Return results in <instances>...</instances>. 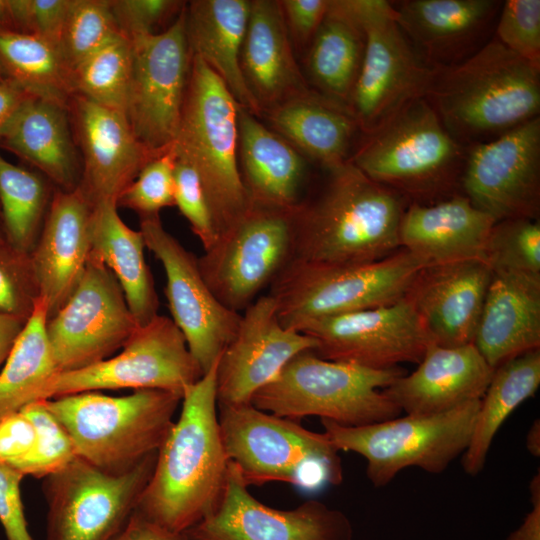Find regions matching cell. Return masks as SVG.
Segmentation results:
<instances>
[{
    "label": "cell",
    "mask_w": 540,
    "mask_h": 540,
    "mask_svg": "<svg viewBox=\"0 0 540 540\" xmlns=\"http://www.w3.org/2000/svg\"><path fill=\"white\" fill-rule=\"evenodd\" d=\"M218 359L185 388L180 416L157 452L135 509L178 534L215 511L227 481L229 460L218 420Z\"/></svg>",
    "instance_id": "1"
},
{
    "label": "cell",
    "mask_w": 540,
    "mask_h": 540,
    "mask_svg": "<svg viewBox=\"0 0 540 540\" xmlns=\"http://www.w3.org/2000/svg\"><path fill=\"white\" fill-rule=\"evenodd\" d=\"M327 172L319 193L293 210V259L362 264L398 251L408 202L349 161Z\"/></svg>",
    "instance_id": "2"
},
{
    "label": "cell",
    "mask_w": 540,
    "mask_h": 540,
    "mask_svg": "<svg viewBox=\"0 0 540 540\" xmlns=\"http://www.w3.org/2000/svg\"><path fill=\"white\" fill-rule=\"evenodd\" d=\"M426 99L460 144L487 142L539 117L540 67L493 36L464 61L437 68Z\"/></svg>",
    "instance_id": "3"
},
{
    "label": "cell",
    "mask_w": 540,
    "mask_h": 540,
    "mask_svg": "<svg viewBox=\"0 0 540 540\" xmlns=\"http://www.w3.org/2000/svg\"><path fill=\"white\" fill-rule=\"evenodd\" d=\"M466 149L419 98L362 134L348 161L408 203L427 204L460 193Z\"/></svg>",
    "instance_id": "4"
},
{
    "label": "cell",
    "mask_w": 540,
    "mask_h": 540,
    "mask_svg": "<svg viewBox=\"0 0 540 540\" xmlns=\"http://www.w3.org/2000/svg\"><path fill=\"white\" fill-rule=\"evenodd\" d=\"M181 400L177 392L139 389L121 397L88 391L43 401L68 432L77 457L122 474L158 452Z\"/></svg>",
    "instance_id": "5"
},
{
    "label": "cell",
    "mask_w": 540,
    "mask_h": 540,
    "mask_svg": "<svg viewBox=\"0 0 540 540\" xmlns=\"http://www.w3.org/2000/svg\"><path fill=\"white\" fill-rule=\"evenodd\" d=\"M238 106L219 76L191 54L173 147L177 158L188 162L200 179L217 236L251 206L239 171Z\"/></svg>",
    "instance_id": "6"
},
{
    "label": "cell",
    "mask_w": 540,
    "mask_h": 540,
    "mask_svg": "<svg viewBox=\"0 0 540 540\" xmlns=\"http://www.w3.org/2000/svg\"><path fill=\"white\" fill-rule=\"evenodd\" d=\"M402 374L399 367L369 369L327 360L308 350L293 357L258 390L251 404L291 420L318 416L342 426L369 425L401 414L384 389Z\"/></svg>",
    "instance_id": "7"
},
{
    "label": "cell",
    "mask_w": 540,
    "mask_h": 540,
    "mask_svg": "<svg viewBox=\"0 0 540 540\" xmlns=\"http://www.w3.org/2000/svg\"><path fill=\"white\" fill-rule=\"evenodd\" d=\"M218 420L226 456L247 486L278 481L312 490L343 481L339 451L324 432L252 404L218 406Z\"/></svg>",
    "instance_id": "8"
},
{
    "label": "cell",
    "mask_w": 540,
    "mask_h": 540,
    "mask_svg": "<svg viewBox=\"0 0 540 540\" xmlns=\"http://www.w3.org/2000/svg\"><path fill=\"white\" fill-rule=\"evenodd\" d=\"M426 266L400 248L370 263L327 264L292 259L270 285L278 318L297 330L303 323L395 303Z\"/></svg>",
    "instance_id": "9"
},
{
    "label": "cell",
    "mask_w": 540,
    "mask_h": 540,
    "mask_svg": "<svg viewBox=\"0 0 540 540\" xmlns=\"http://www.w3.org/2000/svg\"><path fill=\"white\" fill-rule=\"evenodd\" d=\"M480 400L431 414H406L363 426H342L321 419L338 451L355 452L367 462L366 474L377 488L407 467L442 473L467 449Z\"/></svg>",
    "instance_id": "10"
},
{
    "label": "cell",
    "mask_w": 540,
    "mask_h": 540,
    "mask_svg": "<svg viewBox=\"0 0 540 540\" xmlns=\"http://www.w3.org/2000/svg\"><path fill=\"white\" fill-rule=\"evenodd\" d=\"M345 1L365 34L348 109L360 133L369 134L410 102L426 98L437 68L428 65L404 35L391 1Z\"/></svg>",
    "instance_id": "11"
},
{
    "label": "cell",
    "mask_w": 540,
    "mask_h": 540,
    "mask_svg": "<svg viewBox=\"0 0 540 540\" xmlns=\"http://www.w3.org/2000/svg\"><path fill=\"white\" fill-rule=\"evenodd\" d=\"M157 452L122 474L75 457L47 476L46 540H113L135 511L156 464Z\"/></svg>",
    "instance_id": "12"
},
{
    "label": "cell",
    "mask_w": 540,
    "mask_h": 540,
    "mask_svg": "<svg viewBox=\"0 0 540 540\" xmlns=\"http://www.w3.org/2000/svg\"><path fill=\"white\" fill-rule=\"evenodd\" d=\"M293 210L251 204L197 258L205 282L225 307L241 314L293 259Z\"/></svg>",
    "instance_id": "13"
},
{
    "label": "cell",
    "mask_w": 540,
    "mask_h": 540,
    "mask_svg": "<svg viewBox=\"0 0 540 540\" xmlns=\"http://www.w3.org/2000/svg\"><path fill=\"white\" fill-rule=\"evenodd\" d=\"M186 340L170 317L139 325L113 357L78 370L56 373L39 400L100 390L159 389L183 395L203 376Z\"/></svg>",
    "instance_id": "14"
},
{
    "label": "cell",
    "mask_w": 540,
    "mask_h": 540,
    "mask_svg": "<svg viewBox=\"0 0 540 540\" xmlns=\"http://www.w3.org/2000/svg\"><path fill=\"white\" fill-rule=\"evenodd\" d=\"M129 41L132 72L126 116L137 139L161 154L176 138L190 71L185 6L164 31Z\"/></svg>",
    "instance_id": "15"
},
{
    "label": "cell",
    "mask_w": 540,
    "mask_h": 540,
    "mask_svg": "<svg viewBox=\"0 0 540 540\" xmlns=\"http://www.w3.org/2000/svg\"><path fill=\"white\" fill-rule=\"evenodd\" d=\"M138 326L118 280L91 252L75 290L46 324L58 372L111 357Z\"/></svg>",
    "instance_id": "16"
},
{
    "label": "cell",
    "mask_w": 540,
    "mask_h": 540,
    "mask_svg": "<svg viewBox=\"0 0 540 540\" xmlns=\"http://www.w3.org/2000/svg\"><path fill=\"white\" fill-rule=\"evenodd\" d=\"M139 230L146 247L163 266L171 319L205 373L234 338L241 314L216 298L197 258L163 227L159 215L141 217Z\"/></svg>",
    "instance_id": "17"
},
{
    "label": "cell",
    "mask_w": 540,
    "mask_h": 540,
    "mask_svg": "<svg viewBox=\"0 0 540 540\" xmlns=\"http://www.w3.org/2000/svg\"><path fill=\"white\" fill-rule=\"evenodd\" d=\"M460 192L496 221L539 219L540 117L468 146Z\"/></svg>",
    "instance_id": "18"
},
{
    "label": "cell",
    "mask_w": 540,
    "mask_h": 540,
    "mask_svg": "<svg viewBox=\"0 0 540 540\" xmlns=\"http://www.w3.org/2000/svg\"><path fill=\"white\" fill-rule=\"evenodd\" d=\"M297 331L316 340L318 356L375 370L418 364L434 344L404 297L386 306L313 319Z\"/></svg>",
    "instance_id": "19"
},
{
    "label": "cell",
    "mask_w": 540,
    "mask_h": 540,
    "mask_svg": "<svg viewBox=\"0 0 540 540\" xmlns=\"http://www.w3.org/2000/svg\"><path fill=\"white\" fill-rule=\"evenodd\" d=\"M182 535L185 540H353V527L345 513L318 500L290 510L265 505L229 461L219 505Z\"/></svg>",
    "instance_id": "20"
},
{
    "label": "cell",
    "mask_w": 540,
    "mask_h": 540,
    "mask_svg": "<svg viewBox=\"0 0 540 540\" xmlns=\"http://www.w3.org/2000/svg\"><path fill=\"white\" fill-rule=\"evenodd\" d=\"M316 349L314 338L281 324L269 294L258 297L241 314L234 338L218 359V406L251 404L293 357Z\"/></svg>",
    "instance_id": "21"
},
{
    "label": "cell",
    "mask_w": 540,
    "mask_h": 540,
    "mask_svg": "<svg viewBox=\"0 0 540 540\" xmlns=\"http://www.w3.org/2000/svg\"><path fill=\"white\" fill-rule=\"evenodd\" d=\"M69 113L82 164L79 186L94 203L117 201L142 168L160 154L137 139L121 111L76 94Z\"/></svg>",
    "instance_id": "22"
},
{
    "label": "cell",
    "mask_w": 540,
    "mask_h": 540,
    "mask_svg": "<svg viewBox=\"0 0 540 540\" xmlns=\"http://www.w3.org/2000/svg\"><path fill=\"white\" fill-rule=\"evenodd\" d=\"M396 21L420 57L433 68L456 65L494 34L503 1H391Z\"/></svg>",
    "instance_id": "23"
},
{
    "label": "cell",
    "mask_w": 540,
    "mask_h": 540,
    "mask_svg": "<svg viewBox=\"0 0 540 540\" xmlns=\"http://www.w3.org/2000/svg\"><path fill=\"white\" fill-rule=\"evenodd\" d=\"M492 271L482 260L424 266L404 298L436 345L473 343Z\"/></svg>",
    "instance_id": "24"
},
{
    "label": "cell",
    "mask_w": 540,
    "mask_h": 540,
    "mask_svg": "<svg viewBox=\"0 0 540 540\" xmlns=\"http://www.w3.org/2000/svg\"><path fill=\"white\" fill-rule=\"evenodd\" d=\"M94 204L80 186L53 192L31 253L48 319L65 304L84 273L92 250Z\"/></svg>",
    "instance_id": "25"
},
{
    "label": "cell",
    "mask_w": 540,
    "mask_h": 540,
    "mask_svg": "<svg viewBox=\"0 0 540 540\" xmlns=\"http://www.w3.org/2000/svg\"><path fill=\"white\" fill-rule=\"evenodd\" d=\"M493 372L473 343L431 344L416 370L400 375L384 392L406 414L440 413L480 400Z\"/></svg>",
    "instance_id": "26"
},
{
    "label": "cell",
    "mask_w": 540,
    "mask_h": 540,
    "mask_svg": "<svg viewBox=\"0 0 540 540\" xmlns=\"http://www.w3.org/2000/svg\"><path fill=\"white\" fill-rule=\"evenodd\" d=\"M495 222L461 192L432 203H408L400 221L399 246L426 266L485 262L486 242Z\"/></svg>",
    "instance_id": "27"
},
{
    "label": "cell",
    "mask_w": 540,
    "mask_h": 540,
    "mask_svg": "<svg viewBox=\"0 0 540 540\" xmlns=\"http://www.w3.org/2000/svg\"><path fill=\"white\" fill-rule=\"evenodd\" d=\"M473 344L493 369L540 349V275L492 272Z\"/></svg>",
    "instance_id": "28"
},
{
    "label": "cell",
    "mask_w": 540,
    "mask_h": 540,
    "mask_svg": "<svg viewBox=\"0 0 540 540\" xmlns=\"http://www.w3.org/2000/svg\"><path fill=\"white\" fill-rule=\"evenodd\" d=\"M240 66L261 116L311 89L295 59L279 1L250 2Z\"/></svg>",
    "instance_id": "29"
},
{
    "label": "cell",
    "mask_w": 540,
    "mask_h": 540,
    "mask_svg": "<svg viewBox=\"0 0 540 540\" xmlns=\"http://www.w3.org/2000/svg\"><path fill=\"white\" fill-rule=\"evenodd\" d=\"M0 143L37 168L56 189L79 186L82 164L68 108L27 97L2 130Z\"/></svg>",
    "instance_id": "30"
},
{
    "label": "cell",
    "mask_w": 540,
    "mask_h": 540,
    "mask_svg": "<svg viewBox=\"0 0 540 540\" xmlns=\"http://www.w3.org/2000/svg\"><path fill=\"white\" fill-rule=\"evenodd\" d=\"M238 163L251 204L291 210L302 201L306 157L241 106H238Z\"/></svg>",
    "instance_id": "31"
},
{
    "label": "cell",
    "mask_w": 540,
    "mask_h": 540,
    "mask_svg": "<svg viewBox=\"0 0 540 540\" xmlns=\"http://www.w3.org/2000/svg\"><path fill=\"white\" fill-rule=\"evenodd\" d=\"M250 2L190 1L185 4V31L191 54L199 56L219 76L239 106L260 118L240 66Z\"/></svg>",
    "instance_id": "32"
},
{
    "label": "cell",
    "mask_w": 540,
    "mask_h": 540,
    "mask_svg": "<svg viewBox=\"0 0 540 540\" xmlns=\"http://www.w3.org/2000/svg\"><path fill=\"white\" fill-rule=\"evenodd\" d=\"M262 116L273 131L327 171L349 160L353 141L360 132L348 108L312 89Z\"/></svg>",
    "instance_id": "33"
},
{
    "label": "cell",
    "mask_w": 540,
    "mask_h": 540,
    "mask_svg": "<svg viewBox=\"0 0 540 540\" xmlns=\"http://www.w3.org/2000/svg\"><path fill=\"white\" fill-rule=\"evenodd\" d=\"M117 209L115 200L94 204L91 252L112 271L137 324L144 325L158 315V296L144 256L143 235L125 224Z\"/></svg>",
    "instance_id": "34"
},
{
    "label": "cell",
    "mask_w": 540,
    "mask_h": 540,
    "mask_svg": "<svg viewBox=\"0 0 540 540\" xmlns=\"http://www.w3.org/2000/svg\"><path fill=\"white\" fill-rule=\"evenodd\" d=\"M364 49V30L346 1L329 0L306 56V70L315 91L348 108Z\"/></svg>",
    "instance_id": "35"
},
{
    "label": "cell",
    "mask_w": 540,
    "mask_h": 540,
    "mask_svg": "<svg viewBox=\"0 0 540 540\" xmlns=\"http://www.w3.org/2000/svg\"><path fill=\"white\" fill-rule=\"evenodd\" d=\"M540 385V349L519 355L494 369L481 398L469 445L462 457L464 471L479 474L495 435L509 415L534 396Z\"/></svg>",
    "instance_id": "36"
},
{
    "label": "cell",
    "mask_w": 540,
    "mask_h": 540,
    "mask_svg": "<svg viewBox=\"0 0 540 540\" xmlns=\"http://www.w3.org/2000/svg\"><path fill=\"white\" fill-rule=\"evenodd\" d=\"M0 69L29 95L68 109L76 95L60 44L43 37L0 32Z\"/></svg>",
    "instance_id": "37"
},
{
    "label": "cell",
    "mask_w": 540,
    "mask_h": 540,
    "mask_svg": "<svg viewBox=\"0 0 540 540\" xmlns=\"http://www.w3.org/2000/svg\"><path fill=\"white\" fill-rule=\"evenodd\" d=\"M47 305L40 298L0 370V420L38 401L58 373L47 337Z\"/></svg>",
    "instance_id": "38"
},
{
    "label": "cell",
    "mask_w": 540,
    "mask_h": 540,
    "mask_svg": "<svg viewBox=\"0 0 540 540\" xmlns=\"http://www.w3.org/2000/svg\"><path fill=\"white\" fill-rule=\"evenodd\" d=\"M50 181L6 160L0 154V207L5 239L32 253L53 196Z\"/></svg>",
    "instance_id": "39"
},
{
    "label": "cell",
    "mask_w": 540,
    "mask_h": 540,
    "mask_svg": "<svg viewBox=\"0 0 540 540\" xmlns=\"http://www.w3.org/2000/svg\"><path fill=\"white\" fill-rule=\"evenodd\" d=\"M131 72V43L121 34L74 66L75 94L126 114Z\"/></svg>",
    "instance_id": "40"
},
{
    "label": "cell",
    "mask_w": 540,
    "mask_h": 540,
    "mask_svg": "<svg viewBox=\"0 0 540 540\" xmlns=\"http://www.w3.org/2000/svg\"><path fill=\"white\" fill-rule=\"evenodd\" d=\"M485 262L492 272L540 275L539 219L496 221L486 242Z\"/></svg>",
    "instance_id": "41"
},
{
    "label": "cell",
    "mask_w": 540,
    "mask_h": 540,
    "mask_svg": "<svg viewBox=\"0 0 540 540\" xmlns=\"http://www.w3.org/2000/svg\"><path fill=\"white\" fill-rule=\"evenodd\" d=\"M119 35L110 0H71L59 44L73 70Z\"/></svg>",
    "instance_id": "42"
},
{
    "label": "cell",
    "mask_w": 540,
    "mask_h": 540,
    "mask_svg": "<svg viewBox=\"0 0 540 540\" xmlns=\"http://www.w3.org/2000/svg\"><path fill=\"white\" fill-rule=\"evenodd\" d=\"M20 411L32 421L36 430V443L31 453L12 468L23 476L45 478L77 457L71 437L47 409L43 400L31 402Z\"/></svg>",
    "instance_id": "43"
},
{
    "label": "cell",
    "mask_w": 540,
    "mask_h": 540,
    "mask_svg": "<svg viewBox=\"0 0 540 540\" xmlns=\"http://www.w3.org/2000/svg\"><path fill=\"white\" fill-rule=\"evenodd\" d=\"M176 159L172 144L142 168L117 198V206L133 210L140 218L159 215L163 208L174 206Z\"/></svg>",
    "instance_id": "44"
},
{
    "label": "cell",
    "mask_w": 540,
    "mask_h": 540,
    "mask_svg": "<svg viewBox=\"0 0 540 540\" xmlns=\"http://www.w3.org/2000/svg\"><path fill=\"white\" fill-rule=\"evenodd\" d=\"M40 298L31 253L0 241V313L28 321Z\"/></svg>",
    "instance_id": "45"
},
{
    "label": "cell",
    "mask_w": 540,
    "mask_h": 540,
    "mask_svg": "<svg viewBox=\"0 0 540 540\" xmlns=\"http://www.w3.org/2000/svg\"><path fill=\"white\" fill-rule=\"evenodd\" d=\"M494 37L521 58L540 67V1H504Z\"/></svg>",
    "instance_id": "46"
},
{
    "label": "cell",
    "mask_w": 540,
    "mask_h": 540,
    "mask_svg": "<svg viewBox=\"0 0 540 540\" xmlns=\"http://www.w3.org/2000/svg\"><path fill=\"white\" fill-rule=\"evenodd\" d=\"M174 206L188 221L203 250H207L217 239L211 211L196 171L180 158L174 169Z\"/></svg>",
    "instance_id": "47"
},
{
    "label": "cell",
    "mask_w": 540,
    "mask_h": 540,
    "mask_svg": "<svg viewBox=\"0 0 540 540\" xmlns=\"http://www.w3.org/2000/svg\"><path fill=\"white\" fill-rule=\"evenodd\" d=\"M120 33L129 40L155 34L154 29L183 10L184 1L110 0Z\"/></svg>",
    "instance_id": "48"
},
{
    "label": "cell",
    "mask_w": 540,
    "mask_h": 540,
    "mask_svg": "<svg viewBox=\"0 0 540 540\" xmlns=\"http://www.w3.org/2000/svg\"><path fill=\"white\" fill-rule=\"evenodd\" d=\"M23 475L0 463V523L7 540H32L21 498Z\"/></svg>",
    "instance_id": "49"
},
{
    "label": "cell",
    "mask_w": 540,
    "mask_h": 540,
    "mask_svg": "<svg viewBox=\"0 0 540 540\" xmlns=\"http://www.w3.org/2000/svg\"><path fill=\"white\" fill-rule=\"evenodd\" d=\"M292 44L308 48L329 5V0H280Z\"/></svg>",
    "instance_id": "50"
},
{
    "label": "cell",
    "mask_w": 540,
    "mask_h": 540,
    "mask_svg": "<svg viewBox=\"0 0 540 540\" xmlns=\"http://www.w3.org/2000/svg\"><path fill=\"white\" fill-rule=\"evenodd\" d=\"M35 443V427L22 411L0 420V463L13 466L31 453Z\"/></svg>",
    "instance_id": "51"
},
{
    "label": "cell",
    "mask_w": 540,
    "mask_h": 540,
    "mask_svg": "<svg viewBox=\"0 0 540 540\" xmlns=\"http://www.w3.org/2000/svg\"><path fill=\"white\" fill-rule=\"evenodd\" d=\"M71 0H28V34L59 43Z\"/></svg>",
    "instance_id": "52"
},
{
    "label": "cell",
    "mask_w": 540,
    "mask_h": 540,
    "mask_svg": "<svg viewBox=\"0 0 540 540\" xmlns=\"http://www.w3.org/2000/svg\"><path fill=\"white\" fill-rule=\"evenodd\" d=\"M113 540H185L182 534L172 532L147 519L136 510Z\"/></svg>",
    "instance_id": "53"
},
{
    "label": "cell",
    "mask_w": 540,
    "mask_h": 540,
    "mask_svg": "<svg viewBox=\"0 0 540 540\" xmlns=\"http://www.w3.org/2000/svg\"><path fill=\"white\" fill-rule=\"evenodd\" d=\"M532 509L525 516L521 525L514 530L507 540H540V477L535 475L529 485Z\"/></svg>",
    "instance_id": "54"
},
{
    "label": "cell",
    "mask_w": 540,
    "mask_h": 540,
    "mask_svg": "<svg viewBox=\"0 0 540 540\" xmlns=\"http://www.w3.org/2000/svg\"><path fill=\"white\" fill-rule=\"evenodd\" d=\"M29 96L8 78L0 82V134L20 104Z\"/></svg>",
    "instance_id": "55"
},
{
    "label": "cell",
    "mask_w": 540,
    "mask_h": 540,
    "mask_svg": "<svg viewBox=\"0 0 540 540\" xmlns=\"http://www.w3.org/2000/svg\"><path fill=\"white\" fill-rule=\"evenodd\" d=\"M27 321L0 313V370Z\"/></svg>",
    "instance_id": "56"
},
{
    "label": "cell",
    "mask_w": 540,
    "mask_h": 540,
    "mask_svg": "<svg viewBox=\"0 0 540 540\" xmlns=\"http://www.w3.org/2000/svg\"><path fill=\"white\" fill-rule=\"evenodd\" d=\"M526 448L533 456H540V423L538 419L528 429Z\"/></svg>",
    "instance_id": "57"
},
{
    "label": "cell",
    "mask_w": 540,
    "mask_h": 540,
    "mask_svg": "<svg viewBox=\"0 0 540 540\" xmlns=\"http://www.w3.org/2000/svg\"><path fill=\"white\" fill-rule=\"evenodd\" d=\"M4 239H5L4 224H3L2 212H1V207H0V241Z\"/></svg>",
    "instance_id": "58"
},
{
    "label": "cell",
    "mask_w": 540,
    "mask_h": 540,
    "mask_svg": "<svg viewBox=\"0 0 540 540\" xmlns=\"http://www.w3.org/2000/svg\"><path fill=\"white\" fill-rule=\"evenodd\" d=\"M6 78L4 77L1 69H0V82H2L3 80H5Z\"/></svg>",
    "instance_id": "59"
}]
</instances>
